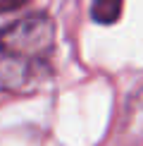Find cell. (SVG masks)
<instances>
[{
  "label": "cell",
  "mask_w": 143,
  "mask_h": 146,
  "mask_svg": "<svg viewBox=\"0 0 143 146\" xmlns=\"http://www.w3.org/2000/svg\"><path fill=\"white\" fill-rule=\"evenodd\" d=\"M124 0H93L91 3V17L98 24H115L122 17Z\"/></svg>",
  "instance_id": "obj_4"
},
{
  "label": "cell",
  "mask_w": 143,
  "mask_h": 146,
  "mask_svg": "<svg viewBox=\"0 0 143 146\" xmlns=\"http://www.w3.org/2000/svg\"><path fill=\"white\" fill-rule=\"evenodd\" d=\"M48 79V60H24L0 55V89L3 91H36Z\"/></svg>",
  "instance_id": "obj_2"
},
{
  "label": "cell",
  "mask_w": 143,
  "mask_h": 146,
  "mask_svg": "<svg viewBox=\"0 0 143 146\" xmlns=\"http://www.w3.org/2000/svg\"><path fill=\"white\" fill-rule=\"evenodd\" d=\"M55 46V24L48 15H26L0 29V55L48 60Z\"/></svg>",
  "instance_id": "obj_1"
},
{
  "label": "cell",
  "mask_w": 143,
  "mask_h": 146,
  "mask_svg": "<svg viewBox=\"0 0 143 146\" xmlns=\"http://www.w3.org/2000/svg\"><path fill=\"white\" fill-rule=\"evenodd\" d=\"M124 139L129 144H138L143 141V86L131 96V101L127 103L124 110V125H122Z\"/></svg>",
  "instance_id": "obj_3"
},
{
  "label": "cell",
  "mask_w": 143,
  "mask_h": 146,
  "mask_svg": "<svg viewBox=\"0 0 143 146\" xmlns=\"http://www.w3.org/2000/svg\"><path fill=\"white\" fill-rule=\"evenodd\" d=\"M24 3H26V0H0V12H7V10H17V7H22Z\"/></svg>",
  "instance_id": "obj_5"
}]
</instances>
